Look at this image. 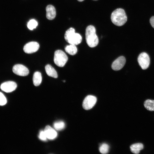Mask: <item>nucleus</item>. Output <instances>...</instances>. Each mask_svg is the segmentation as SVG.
I'll use <instances>...</instances> for the list:
<instances>
[{"label":"nucleus","mask_w":154,"mask_h":154,"mask_svg":"<svg viewBox=\"0 0 154 154\" xmlns=\"http://www.w3.org/2000/svg\"><path fill=\"white\" fill-rule=\"evenodd\" d=\"M63 82H65V81L64 80L63 81Z\"/></svg>","instance_id":"393cba45"},{"label":"nucleus","mask_w":154,"mask_h":154,"mask_svg":"<svg viewBox=\"0 0 154 154\" xmlns=\"http://www.w3.org/2000/svg\"><path fill=\"white\" fill-rule=\"evenodd\" d=\"M143 148V145L141 143H137L132 145L130 146L131 151L133 153L139 154L140 151Z\"/></svg>","instance_id":"4468645a"},{"label":"nucleus","mask_w":154,"mask_h":154,"mask_svg":"<svg viewBox=\"0 0 154 154\" xmlns=\"http://www.w3.org/2000/svg\"><path fill=\"white\" fill-rule=\"evenodd\" d=\"M111 19L112 23L115 25L121 26L126 22L127 18L125 13L123 9L118 8L112 13Z\"/></svg>","instance_id":"f257e3e1"},{"label":"nucleus","mask_w":154,"mask_h":154,"mask_svg":"<svg viewBox=\"0 0 154 154\" xmlns=\"http://www.w3.org/2000/svg\"><path fill=\"white\" fill-rule=\"evenodd\" d=\"M17 84L13 81H9L3 83L1 85V89L3 91L7 92H10L15 90Z\"/></svg>","instance_id":"1a4fd4ad"},{"label":"nucleus","mask_w":154,"mask_h":154,"mask_svg":"<svg viewBox=\"0 0 154 154\" xmlns=\"http://www.w3.org/2000/svg\"><path fill=\"white\" fill-rule=\"evenodd\" d=\"M109 148V146L107 144L104 143L102 144L99 148V151L102 154L108 153Z\"/></svg>","instance_id":"6ab92c4d"},{"label":"nucleus","mask_w":154,"mask_h":154,"mask_svg":"<svg viewBox=\"0 0 154 154\" xmlns=\"http://www.w3.org/2000/svg\"><path fill=\"white\" fill-rule=\"evenodd\" d=\"M44 131L47 139H54L57 136V134L56 131L49 125L45 127Z\"/></svg>","instance_id":"9b49d317"},{"label":"nucleus","mask_w":154,"mask_h":154,"mask_svg":"<svg viewBox=\"0 0 154 154\" xmlns=\"http://www.w3.org/2000/svg\"><path fill=\"white\" fill-rule=\"evenodd\" d=\"M7 102L6 98L3 94L0 92V105L3 106Z\"/></svg>","instance_id":"412c9836"},{"label":"nucleus","mask_w":154,"mask_h":154,"mask_svg":"<svg viewBox=\"0 0 154 154\" xmlns=\"http://www.w3.org/2000/svg\"><path fill=\"white\" fill-rule=\"evenodd\" d=\"M46 17L50 20L54 19L56 15V11L54 7L51 5H48L46 7Z\"/></svg>","instance_id":"f8f14e48"},{"label":"nucleus","mask_w":154,"mask_h":154,"mask_svg":"<svg viewBox=\"0 0 154 154\" xmlns=\"http://www.w3.org/2000/svg\"><path fill=\"white\" fill-rule=\"evenodd\" d=\"M85 37L86 43L89 47H94L98 44L99 40L96 34V29L94 26L90 25L86 27Z\"/></svg>","instance_id":"f03ea898"},{"label":"nucleus","mask_w":154,"mask_h":154,"mask_svg":"<svg viewBox=\"0 0 154 154\" xmlns=\"http://www.w3.org/2000/svg\"><path fill=\"white\" fill-rule=\"evenodd\" d=\"M64 38L70 44L77 45L80 44L82 40L81 35L75 33L74 28L71 27L65 32Z\"/></svg>","instance_id":"7ed1b4c3"},{"label":"nucleus","mask_w":154,"mask_h":154,"mask_svg":"<svg viewBox=\"0 0 154 154\" xmlns=\"http://www.w3.org/2000/svg\"><path fill=\"white\" fill-rule=\"evenodd\" d=\"M96 98L92 95H88L83 100L82 106L84 109L89 110L91 109L95 104L97 101Z\"/></svg>","instance_id":"423d86ee"},{"label":"nucleus","mask_w":154,"mask_h":154,"mask_svg":"<svg viewBox=\"0 0 154 154\" xmlns=\"http://www.w3.org/2000/svg\"><path fill=\"white\" fill-rule=\"evenodd\" d=\"M38 25L37 22L34 19L31 20L28 23L27 27L30 30L35 28Z\"/></svg>","instance_id":"aec40b11"},{"label":"nucleus","mask_w":154,"mask_h":154,"mask_svg":"<svg viewBox=\"0 0 154 154\" xmlns=\"http://www.w3.org/2000/svg\"><path fill=\"white\" fill-rule=\"evenodd\" d=\"M126 62L125 58L122 56H120L116 59L113 62L112 68L115 71L121 70L124 66Z\"/></svg>","instance_id":"9d476101"},{"label":"nucleus","mask_w":154,"mask_h":154,"mask_svg":"<svg viewBox=\"0 0 154 154\" xmlns=\"http://www.w3.org/2000/svg\"><path fill=\"white\" fill-rule=\"evenodd\" d=\"M53 126L54 128L56 130H60L64 128L65 124L63 121H59L54 123Z\"/></svg>","instance_id":"a211bd4d"},{"label":"nucleus","mask_w":154,"mask_h":154,"mask_svg":"<svg viewBox=\"0 0 154 154\" xmlns=\"http://www.w3.org/2000/svg\"><path fill=\"white\" fill-rule=\"evenodd\" d=\"M39 138L41 140L45 141L47 139L44 131H41L38 136Z\"/></svg>","instance_id":"4be33fe9"},{"label":"nucleus","mask_w":154,"mask_h":154,"mask_svg":"<svg viewBox=\"0 0 154 154\" xmlns=\"http://www.w3.org/2000/svg\"><path fill=\"white\" fill-rule=\"evenodd\" d=\"M94 0V1H97V0Z\"/></svg>","instance_id":"a878e982"},{"label":"nucleus","mask_w":154,"mask_h":154,"mask_svg":"<svg viewBox=\"0 0 154 154\" xmlns=\"http://www.w3.org/2000/svg\"><path fill=\"white\" fill-rule=\"evenodd\" d=\"M45 70L47 74L49 76L54 78L58 77L57 72L55 69L50 65L47 64L45 67Z\"/></svg>","instance_id":"ddd939ff"},{"label":"nucleus","mask_w":154,"mask_h":154,"mask_svg":"<svg viewBox=\"0 0 154 154\" xmlns=\"http://www.w3.org/2000/svg\"><path fill=\"white\" fill-rule=\"evenodd\" d=\"M150 23L151 26L154 28V16L152 17L150 19Z\"/></svg>","instance_id":"5701e85b"},{"label":"nucleus","mask_w":154,"mask_h":154,"mask_svg":"<svg viewBox=\"0 0 154 154\" xmlns=\"http://www.w3.org/2000/svg\"><path fill=\"white\" fill-rule=\"evenodd\" d=\"M39 48V45L38 42L32 41L26 44L24 46L23 49L25 53L31 54L36 52Z\"/></svg>","instance_id":"6e6552de"},{"label":"nucleus","mask_w":154,"mask_h":154,"mask_svg":"<svg viewBox=\"0 0 154 154\" xmlns=\"http://www.w3.org/2000/svg\"><path fill=\"white\" fill-rule=\"evenodd\" d=\"M144 105L147 110L150 111H154V100H147L144 102Z\"/></svg>","instance_id":"f3484780"},{"label":"nucleus","mask_w":154,"mask_h":154,"mask_svg":"<svg viewBox=\"0 0 154 154\" xmlns=\"http://www.w3.org/2000/svg\"><path fill=\"white\" fill-rule=\"evenodd\" d=\"M42 77L41 73L39 72H35L33 77V82L35 86H38L41 84Z\"/></svg>","instance_id":"2eb2a0df"},{"label":"nucleus","mask_w":154,"mask_h":154,"mask_svg":"<svg viewBox=\"0 0 154 154\" xmlns=\"http://www.w3.org/2000/svg\"><path fill=\"white\" fill-rule=\"evenodd\" d=\"M13 71L15 74L21 76H27L29 73L28 69L21 64L15 65L13 68Z\"/></svg>","instance_id":"0eeeda50"},{"label":"nucleus","mask_w":154,"mask_h":154,"mask_svg":"<svg viewBox=\"0 0 154 154\" xmlns=\"http://www.w3.org/2000/svg\"><path fill=\"white\" fill-rule=\"evenodd\" d=\"M65 50L68 54L72 55L76 54L77 51L76 45L72 44L67 46L65 48Z\"/></svg>","instance_id":"dca6fc26"},{"label":"nucleus","mask_w":154,"mask_h":154,"mask_svg":"<svg viewBox=\"0 0 154 154\" xmlns=\"http://www.w3.org/2000/svg\"><path fill=\"white\" fill-rule=\"evenodd\" d=\"M77 0L81 2V1H83L84 0Z\"/></svg>","instance_id":"b1692460"},{"label":"nucleus","mask_w":154,"mask_h":154,"mask_svg":"<svg viewBox=\"0 0 154 154\" xmlns=\"http://www.w3.org/2000/svg\"><path fill=\"white\" fill-rule=\"evenodd\" d=\"M68 60L66 54L62 50H58L54 52V62L55 64L60 67H63Z\"/></svg>","instance_id":"20e7f679"},{"label":"nucleus","mask_w":154,"mask_h":154,"mask_svg":"<svg viewBox=\"0 0 154 154\" xmlns=\"http://www.w3.org/2000/svg\"><path fill=\"white\" fill-rule=\"evenodd\" d=\"M138 62L143 69H147L150 64V58L149 55L145 52L141 53L138 57Z\"/></svg>","instance_id":"39448f33"}]
</instances>
